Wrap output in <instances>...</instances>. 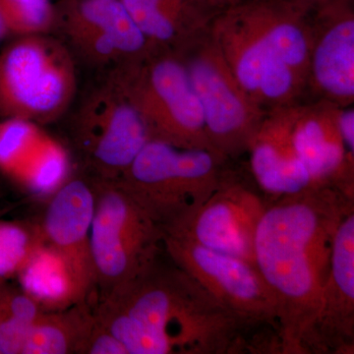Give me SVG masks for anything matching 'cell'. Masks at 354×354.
<instances>
[{"label":"cell","instance_id":"cell-1","mask_svg":"<svg viewBox=\"0 0 354 354\" xmlns=\"http://www.w3.org/2000/svg\"><path fill=\"white\" fill-rule=\"evenodd\" d=\"M353 208L354 198L334 187L266 204L254 237V263L278 305L281 353H310L335 230Z\"/></svg>","mask_w":354,"mask_h":354},{"label":"cell","instance_id":"cell-2","mask_svg":"<svg viewBox=\"0 0 354 354\" xmlns=\"http://www.w3.org/2000/svg\"><path fill=\"white\" fill-rule=\"evenodd\" d=\"M169 261L167 264L158 258L137 278L97 299L94 308L97 322L125 346L128 354L248 351L247 330L254 328Z\"/></svg>","mask_w":354,"mask_h":354},{"label":"cell","instance_id":"cell-3","mask_svg":"<svg viewBox=\"0 0 354 354\" xmlns=\"http://www.w3.org/2000/svg\"><path fill=\"white\" fill-rule=\"evenodd\" d=\"M227 160L209 149L151 139L116 181L165 232L189 218L220 188L230 174Z\"/></svg>","mask_w":354,"mask_h":354},{"label":"cell","instance_id":"cell-4","mask_svg":"<svg viewBox=\"0 0 354 354\" xmlns=\"http://www.w3.org/2000/svg\"><path fill=\"white\" fill-rule=\"evenodd\" d=\"M90 245L97 299L127 285L164 252V230L118 181L94 183Z\"/></svg>","mask_w":354,"mask_h":354},{"label":"cell","instance_id":"cell-5","mask_svg":"<svg viewBox=\"0 0 354 354\" xmlns=\"http://www.w3.org/2000/svg\"><path fill=\"white\" fill-rule=\"evenodd\" d=\"M113 80L144 116L152 139L181 148L215 151L207 135L201 104L178 53H162L120 65Z\"/></svg>","mask_w":354,"mask_h":354},{"label":"cell","instance_id":"cell-6","mask_svg":"<svg viewBox=\"0 0 354 354\" xmlns=\"http://www.w3.org/2000/svg\"><path fill=\"white\" fill-rule=\"evenodd\" d=\"M73 59L55 39L17 37L0 53V116L37 122L55 120L75 91Z\"/></svg>","mask_w":354,"mask_h":354},{"label":"cell","instance_id":"cell-7","mask_svg":"<svg viewBox=\"0 0 354 354\" xmlns=\"http://www.w3.org/2000/svg\"><path fill=\"white\" fill-rule=\"evenodd\" d=\"M201 104L214 150L227 160L247 152L267 113L242 88L209 26L177 50Z\"/></svg>","mask_w":354,"mask_h":354},{"label":"cell","instance_id":"cell-8","mask_svg":"<svg viewBox=\"0 0 354 354\" xmlns=\"http://www.w3.org/2000/svg\"><path fill=\"white\" fill-rule=\"evenodd\" d=\"M164 248L174 264L249 327L278 330V305L254 263L172 235L165 234Z\"/></svg>","mask_w":354,"mask_h":354},{"label":"cell","instance_id":"cell-9","mask_svg":"<svg viewBox=\"0 0 354 354\" xmlns=\"http://www.w3.org/2000/svg\"><path fill=\"white\" fill-rule=\"evenodd\" d=\"M209 32L237 82L260 108L295 106L306 81L283 62L236 6L216 14Z\"/></svg>","mask_w":354,"mask_h":354},{"label":"cell","instance_id":"cell-10","mask_svg":"<svg viewBox=\"0 0 354 354\" xmlns=\"http://www.w3.org/2000/svg\"><path fill=\"white\" fill-rule=\"evenodd\" d=\"M77 144L97 180H118L152 139L144 116L113 79L88 97L75 123Z\"/></svg>","mask_w":354,"mask_h":354},{"label":"cell","instance_id":"cell-11","mask_svg":"<svg viewBox=\"0 0 354 354\" xmlns=\"http://www.w3.org/2000/svg\"><path fill=\"white\" fill-rule=\"evenodd\" d=\"M55 10V26L90 62L129 64L153 48L121 0H62Z\"/></svg>","mask_w":354,"mask_h":354},{"label":"cell","instance_id":"cell-12","mask_svg":"<svg viewBox=\"0 0 354 354\" xmlns=\"http://www.w3.org/2000/svg\"><path fill=\"white\" fill-rule=\"evenodd\" d=\"M265 209L259 195L230 174L194 214L164 234L254 263V237Z\"/></svg>","mask_w":354,"mask_h":354},{"label":"cell","instance_id":"cell-13","mask_svg":"<svg viewBox=\"0 0 354 354\" xmlns=\"http://www.w3.org/2000/svg\"><path fill=\"white\" fill-rule=\"evenodd\" d=\"M339 106L324 101L286 108L293 148L316 187H334L353 196V158L337 128Z\"/></svg>","mask_w":354,"mask_h":354},{"label":"cell","instance_id":"cell-14","mask_svg":"<svg viewBox=\"0 0 354 354\" xmlns=\"http://www.w3.org/2000/svg\"><path fill=\"white\" fill-rule=\"evenodd\" d=\"M314 10L308 81L326 102L351 106L354 100L353 9L348 0H339Z\"/></svg>","mask_w":354,"mask_h":354},{"label":"cell","instance_id":"cell-15","mask_svg":"<svg viewBox=\"0 0 354 354\" xmlns=\"http://www.w3.org/2000/svg\"><path fill=\"white\" fill-rule=\"evenodd\" d=\"M354 351V208L342 218L333 242L329 276L310 353L353 354Z\"/></svg>","mask_w":354,"mask_h":354},{"label":"cell","instance_id":"cell-16","mask_svg":"<svg viewBox=\"0 0 354 354\" xmlns=\"http://www.w3.org/2000/svg\"><path fill=\"white\" fill-rule=\"evenodd\" d=\"M95 202L94 183L69 179L51 196L41 225L44 241L64 256L88 300L95 293L90 245Z\"/></svg>","mask_w":354,"mask_h":354},{"label":"cell","instance_id":"cell-17","mask_svg":"<svg viewBox=\"0 0 354 354\" xmlns=\"http://www.w3.org/2000/svg\"><path fill=\"white\" fill-rule=\"evenodd\" d=\"M247 151L253 176L268 194L278 198L316 188L293 148L286 108L267 113Z\"/></svg>","mask_w":354,"mask_h":354},{"label":"cell","instance_id":"cell-18","mask_svg":"<svg viewBox=\"0 0 354 354\" xmlns=\"http://www.w3.org/2000/svg\"><path fill=\"white\" fill-rule=\"evenodd\" d=\"M121 1L153 48L178 50L215 17L202 0Z\"/></svg>","mask_w":354,"mask_h":354},{"label":"cell","instance_id":"cell-19","mask_svg":"<svg viewBox=\"0 0 354 354\" xmlns=\"http://www.w3.org/2000/svg\"><path fill=\"white\" fill-rule=\"evenodd\" d=\"M16 278L21 290L43 311H57L91 301L84 295L64 256L46 241L35 251Z\"/></svg>","mask_w":354,"mask_h":354},{"label":"cell","instance_id":"cell-20","mask_svg":"<svg viewBox=\"0 0 354 354\" xmlns=\"http://www.w3.org/2000/svg\"><path fill=\"white\" fill-rule=\"evenodd\" d=\"M94 323L91 301L41 311L28 333L22 354L81 353Z\"/></svg>","mask_w":354,"mask_h":354},{"label":"cell","instance_id":"cell-21","mask_svg":"<svg viewBox=\"0 0 354 354\" xmlns=\"http://www.w3.org/2000/svg\"><path fill=\"white\" fill-rule=\"evenodd\" d=\"M68 155L62 146L41 137L14 177L37 195L53 196L68 179Z\"/></svg>","mask_w":354,"mask_h":354},{"label":"cell","instance_id":"cell-22","mask_svg":"<svg viewBox=\"0 0 354 354\" xmlns=\"http://www.w3.org/2000/svg\"><path fill=\"white\" fill-rule=\"evenodd\" d=\"M39 304L21 288L0 281V353L22 354L26 337L41 312Z\"/></svg>","mask_w":354,"mask_h":354},{"label":"cell","instance_id":"cell-23","mask_svg":"<svg viewBox=\"0 0 354 354\" xmlns=\"http://www.w3.org/2000/svg\"><path fill=\"white\" fill-rule=\"evenodd\" d=\"M44 241L41 225L0 221V281L16 278Z\"/></svg>","mask_w":354,"mask_h":354},{"label":"cell","instance_id":"cell-24","mask_svg":"<svg viewBox=\"0 0 354 354\" xmlns=\"http://www.w3.org/2000/svg\"><path fill=\"white\" fill-rule=\"evenodd\" d=\"M0 16L8 34L30 36L50 31L57 10L51 0H0Z\"/></svg>","mask_w":354,"mask_h":354},{"label":"cell","instance_id":"cell-25","mask_svg":"<svg viewBox=\"0 0 354 354\" xmlns=\"http://www.w3.org/2000/svg\"><path fill=\"white\" fill-rule=\"evenodd\" d=\"M41 137L31 121L4 118L0 123V169L13 176Z\"/></svg>","mask_w":354,"mask_h":354},{"label":"cell","instance_id":"cell-26","mask_svg":"<svg viewBox=\"0 0 354 354\" xmlns=\"http://www.w3.org/2000/svg\"><path fill=\"white\" fill-rule=\"evenodd\" d=\"M82 354H128L125 346L101 323H95L82 348Z\"/></svg>","mask_w":354,"mask_h":354},{"label":"cell","instance_id":"cell-27","mask_svg":"<svg viewBox=\"0 0 354 354\" xmlns=\"http://www.w3.org/2000/svg\"><path fill=\"white\" fill-rule=\"evenodd\" d=\"M337 128L346 150L354 156V109L353 106H339Z\"/></svg>","mask_w":354,"mask_h":354},{"label":"cell","instance_id":"cell-28","mask_svg":"<svg viewBox=\"0 0 354 354\" xmlns=\"http://www.w3.org/2000/svg\"><path fill=\"white\" fill-rule=\"evenodd\" d=\"M202 1L216 16V14L221 12V11L225 10V9L230 8V7L236 6V4L241 3V2L245 1V0H202Z\"/></svg>","mask_w":354,"mask_h":354},{"label":"cell","instance_id":"cell-29","mask_svg":"<svg viewBox=\"0 0 354 354\" xmlns=\"http://www.w3.org/2000/svg\"><path fill=\"white\" fill-rule=\"evenodd\" d=\"M291 3L297 4V6L306 7V8L314 9L319 8L327 4L333 3V2L339 1V0H286Z\"/></svg>","mask_w":354,"mask_h":354},{"label":"cell","instance_id":"cell-30","mask_svg":"<svg viewBox=\"0 0 354 354\" xmlns=\"http://www.w3.org/2000/svg\"><path fill=\"white\" fill-rule=\"evenodd\" d=\"M6 34H8V32H7L6 27V25H4L3 20H2L1 16H0V39L3 38Z\"/></svg>","mask_w":354,"mask_h":354},{"label":"cell","instance_id":"cell-31","mask_svg":"<svg viewBox=\"0 0 354 354\" xmlns=\"http://www.w3.org/2000/svg\"><path fill=\"white\" fill-rule=\"evenodd\" d=\"M0 354H1V353H0Z\"/></svg>","mask_w":354,"mask_h":354}]
</instances>
